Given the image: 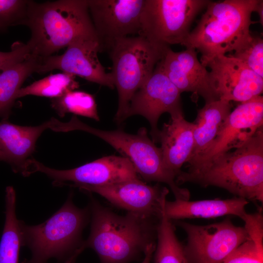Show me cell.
Returning <instances> with one entry per match:
<instances>
[{
  "mask_svg": "<svg viewBox=\"0 0 263 263\" xmlns=\"http://www.w3.org/2000/svg\"><path fill=\"white\" fill-rule=\"evenodd\" d=\"M40 57L31 54L0 71V118L9 116L18 92L26 79L37 72Z\"/></svg>",
  "mask_w": 263,
  "mask_h": 263,
  "instance_id": "22",
  "label": "cell"
},
{
  "mask_svg": "<svg viewBox=\"0 0 263 263\" xmlns=\"http://www.w3.org/2000/svg\"><path fill=\"white\" fill-rule=\"evenodd\" d=\"M78 130L94 135L114 148L133 164L136 172L145 180L167 184L175 198L184 196L186 190L179 187L175 177L166 168L163 161L161 149L147 134L145 128L136 134L127 133L120 129L105 131L91 127L73 116L68 122L56 120L53 131L67 132Z\"/></svg>",
  "mask_w": 263,
  "mask_h": 263,
  "instance_id": "6",
  "label": "cell"
},
{
  "mask_svg": "<svg viewBox=\"0 0 263 263\" xmlns=\"http://www.w3.org/2000/svg\"><path fill=\"white\" fill-rule=\"evenodd\" d=\"M0 161H4V157L0 149Z\"/></svg>",
  "mask_w": 263,
  "mask_h": 263,
  "instance_id": "35",
  "label": "cell"
},
{
  "mask_svg": "<svg viewBox=\"0 0 263 263\" xmlns=\"http://www.w3.org/2000/svg\"><path fill=\"white\" fill-rule=\"evenodd\" d=\"M263 125V96L241 103L230 112L209 147L189 163L188 171L197 169L218 156L241 146Z\"/></svg>",
  "mask_w": 263,
  "mask_h": 263,
  "instance_id": "11",
  "label": "cell"
},
{
  "mask_svg": "<svg viewBox=\"0 0 263 263\" xmlns=\"http://www.w3.org/2000/svg\"><path fill=\"white\" fill-rule=\"evenodd\" d=\"M16 192L8 186L5 191V221L0 241V263H18L19 249L23 245L22 223L16 215Z\"/></svg>",
  "mask_w": 263,
  "mask_h": 263,
  "instance_id": "23",
  "label": "cell"
},
{
  "mask_svg": "<svg viewBox=\"0 0 263 263\" xmlns=\"http://www.w3.org/2000/svg\"><path fill=\"white\" fill-rule=\"evenodd\" d=\"M197 54L191 48L174 52L169 47L158 64L181 93L201 96L206 103L219 100L212 88L209 72L199 60Z\"/></svg>",
  "mask_w": 263,
  "mask_h": 263,
  "instance_id": "17",
  "label": "cell"
},
{
  "mask_svg": "<svg viewBox=\"0 0 263 263\" xmlns=\"http://www.w3.org/2000/svg\"><path fill=\"white\" fill-rule=\"evenodd\" d=\"M78 86V83L73 75L65 73L51 74L21 88L17 93L16 98L35 95L54 99L69 91L75 90Z\"/></svg>",
  "mask_w": 263,
  "mask_h": 263,
  "instance_id": "26",
  "label": "cell"
},
{
  "mask_svg": "<svg viewBox=\"0 0 263 263\" xmlns=\"http://www.w3.org/2000/svg\"><path fill=\"white\" fill-rule=\"evenodd\" d=\"M91 211L90 234L82 245L94 249L102 263H127L156 243L161 220L131 212L119 215L96 201Z\"/></svg>",
  "mask_w": 263,
  "mask_h": 263,
  "instance_id": "2",
  "label": "cell"
},
{
  "mask_svg": "<svg viewBox=\"0 0 263 263\" xmlns=\"http://www.w3.org/2000/svg\"><path fill=\"white\" fill-rule=\"evenodd\" d=\"M24 25L31 31L26 43L30 53L41 57L52 56L80 38L98 39L87 0H30Z\"/></svg>",
  "mask_w": 263,
  "mask_h": 263,
  "instance_id": "3",
  "label": "cell"
},
{
  "mask_svg": "<svg viewBox=\"0 0 263 263\" xmlns=\"http://www.w3.org/2000/svg\"><path fill=\"white\" fill-rule=\"evenodd\" d=\"M23 263H45V262L36 261L32 259L30 261H26L24 262Z\"/></svg>",
  "mask_w": 263,
  "mask_h": 263,
  "instance_id": "34",
  "label": "cell"
},
{
  "mask_svg": "<svg viewBox=\"0 0 263 263\" xmlns=\"http://www.w3.org/2000/svg\"><path fill=\"white\" fill-rule=\"evenodd\" d=\"M169 47L138 35L117 39L106 49L112 62L111 73L118 94L114 118L118 123L127 118L132 98L151 75Z\"/></svg>",
  "mask_w": 263,
  "mask_h": 263,
  "instance_id": "5",
  "label": "cell"
},
{
  "mask_svg": "<svg viewBox=\"0 0 263 263\" xmlns=\"http://www.w3.org/2000/svg\"><path fill=\"white\" fill-rule=\"evenodd\" d=\"M175 181L220 187L238 197L262 203L263 127L241 146L218 156L197 169L181 171Z\"/></svg>",
  "mask_w": 263,
  "mask_h": 263,
  "instance_id": "1",
  "label": "cell"
},
{
  "mask_svg": "<svg viewBox=\"0 0 263 263\" xmlns=\"http://www.w3.org/2000/svg\"><path fill=\"white\" fill-rule=\"evenodd\" d=\"M202 64L210 69L211 87L218 99L242 103L261 95L263 78L239 59L218 55Z\"/></svg>",
  "mask_w": 263,
  "mask_h": 263,
  "instance_id": "16",
  "label": "cell"
},
{
  "mask_svg": "<svg viewBox=\"0 0 263 263\" xmlns=\"http://www.w3.org/2000/svg\"><path fill=\"white\" fill-rule=\"evenodd\" d=\"M248 201L236 197L227 199H211L190 201L175 199L166 200L164 211L169 220L192 218H215L228 215L241 219L246 213L245 207Z\"/></svg>",
  "mask_w": 263,
  "mask_h": 263,
  "instance_id": "20",
  "label": "cell"
},
{
  "mask_svg": "<svg viewBox=\"0 0 263 263\" xmlns=\"http://www.w3.org/2000/svg\"><path fill=\"white\" fill-rule=\"evenodd\" d=\"M156 244H151L149 245L146 248L144 254V258L141 263H150V261L156 248Z\"/></svg>",
  "mask_w": 263,
  "mask_h": 263,
  "instance_id": "31",
  "label": "cell"
},
{
  "mask_svg": "<svg viewBox=\"0 0 263 263\" xmlns=\"http://www.w3.org/2000/svg\"><path fill=\"white\" fill-rule=\"evenodd\" d=\"M181 94L158 63L151 75L132 98L127 118L134 115L144 117L150 125L152 140L157 142L160 132L157 123L162 114H184Z\"/></svg>",
  "mask_w": 263,
  "mask_h": 263,
  "instance_id": "13",
  "label": "cell"
},
{
  "mask_svg": "<svg viewBox=\"0 0 263 263\" xmlns=\"http://www.w3.org/2000/svg\"><path fill=\"white\" fill-rule=\"evenodd\" d=\"M262 208L242 218L247 239L238 246L223 263H263V217Z\"/></svg>",
  "mask_w": 263,
  "mask_h": 263,
  "instance_id": "24",
  "label": "cell"
},
{
  "mask_svg": "<svg viewBox=\"0 0 263 263\" xmlns=\"http://www.w3.org/2000/svg\"><path fill=\"white\" fill-rule=\"evenodd\" d=\"M51 105L60 117L67 113H72L99 120L94 96L84 91H69L61 96L53 99Z\"/></svg>",
  "mask_w": 263,
  "mask_h": 263,
  "instance_id": "27",
  "label": "cell"
},
{
  "mask_svg": "<svg viewBox=\"0 0 263 263\" xmlns=\"http://www.w3.org/2000/svg\"><path fill=\"white\" fill-rule=\"evenodd\" d=\"M254 12H257L259 16L260 23L263 25V1L259 0L255 9Z\"/></svg>",
  "mask_w": 263,
  "mask_h": 263,
  "instance_id": "32",
  "label": "cell"
},
{
  "mask_svg": "<svg viewBox=\"0 0 263 263\" xmlns=\"http://www.w3.org/2000/svg\"><path fill=\"white\" fill-rule=\"evenodd\" d=\"M94 192L115 206L147 217L161 220L164 213L169 189L159 185L150 186L139 178L102 186H75Z\"/></svg>",
  "mask_w": 263,
  "mask_h": 263,
  "instance_id": "15",
  "label": "cell"
},
{
  "mask_svg": "<svg viewBox=\"0 0 263 263\" xmlns=\"http://www.w3.org/2000/svg\"><path fill=\"white\" fill-rule=\"evenodd\" d=\"M88 218V210L75 206L70 196L43 223L33 226L22 224L23 245L30 248L33 260L45 262L51 258L63 259L82 244L81 234Z\"/></svg>",
  "mask_w": 263,
  "mask_h": 263,
  "instance_id": "7",
  "label": "cell"
},
{
  "mask_svg": "<svg viewBox=\"0 0 263 263\" xmlns=\"http://www.w3.org/2000/svg\"><path fill=\"white\" fill-rule=\"evenodd\" d=\"M145 0H87L101 51L115 40L138 36Z\"/></svg>",
  "mask_w": 263,
  "mask_h": 263,
  "instance_id": "12",
  "label": "cell"
},
{
  "mask_svg": "<svg viewBox=\"0 0 263 263\" xmlns=\"http://www.w3.org/2000/svg\"><path fill=\"white\" fill-rule=\"evenodd\" d=\"M28 168L30 174L40 172L52 179L56 184L69 181L74 183V186H102L138 178L131 161L123 156H107L65 170L50 168L35 159H30Z\"/></svg>",
  "mask_w": 263,
  "mask_h": 263,
  "instance_id": "10",
  "label": "cell"
},
{
  "mask_svg": "<svg viewBox=\"0 0 263 263\" xmlns=\"http://www.w3.org/2000/svg\"><path fill=\"white\" fill-rule=\"evenodd\" d=\"M30 0H0V30L24 25Z\"/></svg>",
  "mask_w": 263,
  "mask_h": 263,
  "instance_id": "29",
  "label": "cell"
},
{
  "mask_svg": "<svg viewBox=\"0 0 263 263\" xmlns=\"http://www.w3.org/2000/svg\"><path fill=\"white\" fill-rule=\"evenodd\" d=\"M49 129L48 120L36 126H22L5 120L0 122V149L4 162L13 171L25 176L27 162L35 150L36 142Z\"/></svg>",
  "mask_w": 263,
  "mask_h": 263,
  "instance_id": "19",
  "label": "cell"
},
{
  "mask_svg": "<svg viewBox=\"0 0 263 263\" xmlns=\"http://www.w3.org/2000/svg\"><path fill=\"white\" fill-rule=\"evenodd\" d=\"M231 109L229 101L219 99L206 103L198 111L193 122L194 144L188 164L203 153L212 144Z\"/></svg>",
  "mask_w": 263,
  "mask_h": 263,
  "instance_id": "21",
  "label": "cell"
},
{
  "mask_svg": "<svg viewBox=\"0 0 263 263\" xmlns=\"http://www.w3.org/2000/svg\"><path fill=\"white\" fill-rule=\"evenodd\" d=\"M100 52L101 51L98 39L80 38L72 42L63 54L40 57L36 73L42 74L57 69L113 89L111 73L106 71L99 60L98 53Z\"/></svg>",
  "mask_w": 263,
  "mask_h": 263,
  "instance_id": "14",
  "label": "cell"
},
{
  "mask_svg": "<svg viewBox=\"0 0 263 263\" xmlns=\"http://www.w3.org/2000/svg\"><path fill=\"white\" fill-rule=\"evenodd\" d=\"M193 122L187 121L184 114L170 116L160 131L158 142L167 169L176 177L182 165L189 161L193 147Z\"/></svg>",
  "mask_w": 263,
  "mask_h": 263,
  "instance_id": "18",
  "label": "cell"
},
{
  "mask_svg": "<svg viewBox=\"0 0 263 263\" xmlns=\"http://www.w3.org/2000/svg\"><path fill=\"white\" fill-rule=\"evenodd\" d=\"M187 235L184 250L189 263H223L248 238L244 226L235 225L229 218L207 225L179 221Z\"/></svg>",
  "mask_w": 263,
  "mask_h": 263,
  "instance_id": "9",
  "label": "cell"
},
{
  "mask_svg": "<svg viewBox=\"0 0 263 263\" xmlns=\"http://www.w3.org/2000/svg\"><path fill=\"white\" fill-rule=\"evenodd\" d=\"M207 0H145L140 19L141 36L165 46L184 45L195 17Z\"/></svg>",
  "mask_w": 263,
  "mask_h": 263,
  "instance_id": "8",
  "label": "cell"
},
{
  "mask_svg": "<svg viewBox=\"0 0 263 263\" xmlns=\"http://www.w3.org/2000/svg\"><path fill=\"white\" fill-rule=\"evenodd\" d=\"M227 55L241 61L263 78V39L261 36L251 33L242 46Z\"/></svg>",
  "mask_w": 263,
  "mask_h": 263,
  "instance_id": "28",
  "label": "cell"
},
{
  "mask_svg": "<svg viewBox=\"0 0 263 263\" xmlns=\"http://www.w3.org/2000/svg\"><path fill=\"white\" fill-rule=\"evenodd\" d=\"M154 263H189L184 246L177 239L174 227L165 214L158 225Z\"/></svg>",
  "mask_w": 263,
  "mask_h": 263,
  "instance_id": "25",
  "label": "cell"
},
{
  "mask_svg": "<svg viewBox=\"0 0 263 263\" xmlns=\"http://www.w3.org/2000/svg\"><path fill=\"white\" fill-rule=\"evenodd\" d=\"M84 247L81 245L71 254L66 261L65 263H75L78 255L83 250Z\"/></svg>",
  "mask_w": 263,
  "mask_h": 263,
  "instance_id": "33",
  "label": "cell"
},
{
  "mask_svg": "<svg viewBox=\"0 0 263 263\" xmlns=\"http://www.w3.org/2000/svg\"><path fill=\"white\" fill-rule=\"evenodd\" d=\"M259 1H210L183 46L200 53L202 64L215 56L235 51L251 36V16Z\"/></svg>",
  "mask_w": 263,
  "mask_h": 263,
  "instance_id": "4",
  "label": "cell"
},
{
  "mask_svg": "<svg viewBox=\"0 0 263 263\" xmlns=\"http://www.w3.org/2000/svg\"><path fill=\"white\" fill-rule=\"evenodd\" d=\"M30 53L27 44L14 42L9 52L0 51V71L9 65L20 59Z\"/></svg>",
  "mask_w": 263,
  "mask_h": 263,
  "instance_id": "30",
  "label": "cell"
}]
</instances>
